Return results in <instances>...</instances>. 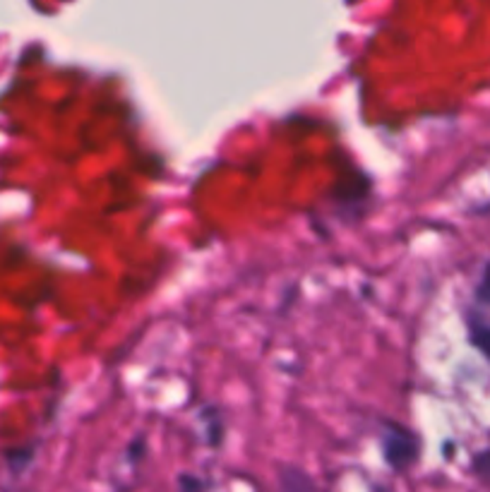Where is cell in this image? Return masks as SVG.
<instances>
[{"label":"cell","instance_id":"cell-1","mask_svg":"<svg viewBox=\"0 0 490 492\" xmlns=\"http://www.w3.org/2000/svg\"><path fill=\"white\" fill-rule=\"evenodd\" d=\"M469 342L474 343L476 349L490 360V322H486L476 312L469 315Z\"/></svg>","mask_w":490,"mask_h":492},{"label":"cell","instance_id":"cell-2","mask_svg":"<svg viewBox=\"0 0 490 492\" xmlns=\"http://www.w3.org/2000/svg\"><path fill=\"white\" fill-rule=\"evenodd\" d=\"M476 303L483 308H490V262L483 269V276L478 286H476Z\"/></svg>","mask_w":490,"mask_h":492},{"label":"cell","instance_id":"cell-3","mask_svg":"<svg viewBox=\"0 0 490 492\" xmlns=\"http://www.w3.org/2000/svg\"><path fill=\"white\" fill-rule=\"evenodd\" d=\"M474 468H476V473H478V476L488 478V480H490V450L481 451V454L476 457Z\"/></svg>","mask_w":490,"mask_h":492}]
</instances>
